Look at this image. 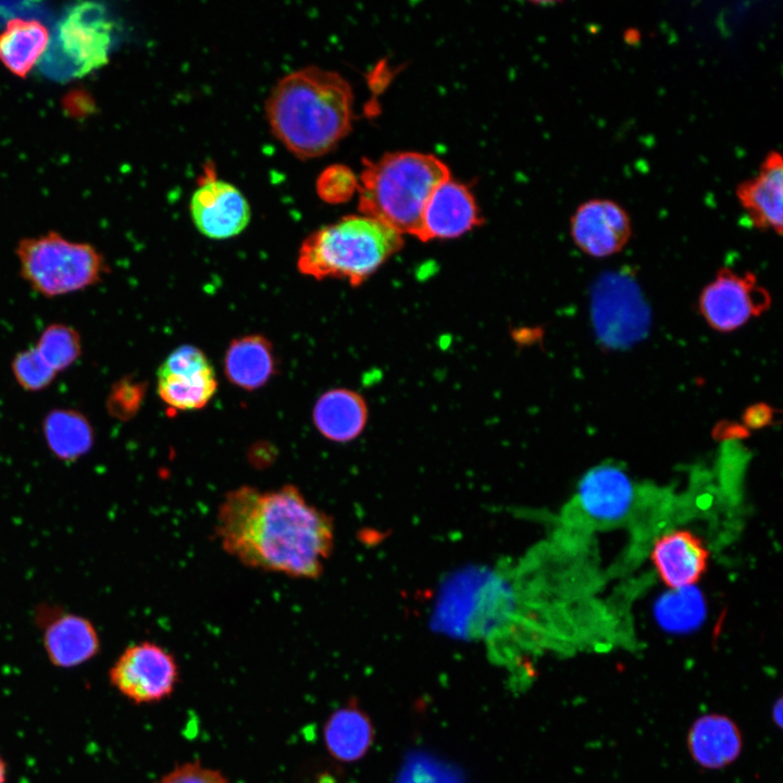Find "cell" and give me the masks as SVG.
<instances>
[{"label":"cell","mask_w":783,"mask_h":783,"mask_svg":"<svg viewBox=\"0 0 783 783\" xmlns=\"http://www.w3.org/2000/svg\"><path fill=\"white\" fill-rule=\"evenodd\" d=\"M222 548L244 566L296 579H316L334 547L332 518L287 484L240 486L217 508Z\"/></svg>","instance_id":"obj_1"},{"label":"cell","mask_w":783,"mask_h":783,"mask_svg":"<svg viewBox=\"0 0 783 783\" xmlns=\"http://www.w3.org/2000/svg\"><path fill=\"white\" fill-rule=\"evenodd\" d=\"M352 91L338 73L316 66L284 76L272 89L265 111L275 137L296 157L322 156L351 126Z\"/></svg>","instance_id":"obj_2"},{"label":"cell","mask_w":783,"mask_h":783,"mask_svg":"<svg viewBox=\"0 0 783 783\" xmlns=\"http://www.w3.org/2000/svg\"><path fill=\"white\" fill-rule=\"evenodd\" d=\"M449 177L447 165L432 154L406 151L366 160L358 184L359 210L401 235L417 236L431 192Z\"/></svg>","instance_id":"obj_3"},{"label":"cell","mask_w":783,"mask_h":783,"mask_svg":"<svg viewBox=\"0 0 783 783\" xmlns=\"http://www.w3.org/2000/svg\"><path fill=\"white\" fill-rule=\"evenodd\" d=\"M402 244V235L387 225L365 215H349L307 237L297 264L304 275L346 278L358 286Z\"/></svg>","instance_id":"obj_4"},{"label":"cell","mask_w":783,"mask_h":783,"mask_svg":"<svg viewBox=\"0 0 783 783\" xmlns=\"http://www.w3.org/2000/svg\"><path fill=\"white\" fill-rule=\"evenodd\" d=\"M20 274L44 297H60L98 284L108 266L90 244L55 232L23 238L16 247Z\"/></svg>","instance_id":"obj_5"},{"label":"cell","mask_w":783,"mask_h":783,"mask_svg":"<svg viewBox=\"0 0 783 783\" xmlns=\"http://www.w3.org/2000/svg\"><path fill=\"white\" fill-rule=\"evenodd\" d=\"M650 494L618 467L602 464L589 470L581 480L570 518L583 529H607L637 519Z\"/></svg>","instance_id":"obj_6"},{"label":"cell","mask_w":783,"mask_h":783,"mask_svg":"<svg viewBox=\"0 0 783 783\" xmlns=\"http://www.w3.org/2000/svg\"><path fill=\"white\" fill-rule=\"evenodd\" d=\"M113 24L99 3L80 2L61 17L52 44L53 59L64 74L82 77L102 67L109 60Z\"/></svg>","instance_id":"obj_7"},{"label":"cell","mask_w":783,"mask_h":783,"mask_svg":"<svg viewBox=\"0 0 783 783\" xmlns=\"http://www.w3.org/2000/svg\"><path fill=\"white\" fill-rule=\"evenodd\" d=\"M593 323L599 340L609 348H624L644 337L649 313L635 282L611 273L597 282L592 300Z\"/></svg>","instance_id":"obj_8"},{"label":"cell","mask_w":783,"mask_h":783,"mask_svg":"<svg viewBox=\"0 0 783 783\" xmlns=\"http://www.w3.org/2000/svg\"><path fill=\"white\" fill-rule=\"evenodd\" d=\"M179 673L174 656L149 642L128 646L109 671L112 686L135 704L158 703L171 696Z\"/></svg>","instance_id":"obj_9"},{"label":"cell","mask_w":783,"mask_h":783,"mask_svg":"<svg viewBox=\"0 0 783 783\" xmlns=\"http://www.w3.org/2000/svg\"><path fill=\"white\" fill-rule=\"evenodd\" d=\"M771 297L755 274L720 269L700 291L698 310L714 331L730 333L765 313Z\"/></svg>","instance_id":"obj_10"},{"label":"cell","mask_w":783,"mask_h":783,"mask_svg":"<svg viewBox=\"0 0 783 783\" xmlns=\"http://www.w3.org/2000/svg\"><path fill=\"white\" fill-rule=\"evenodd\" d=\"M157 374L158 394L174 410L200 409L216 391L214 370L204 353L194 346L175 349Z\"/></svg>","instance_id":"obj_11"},{"label":"cell","mask_w":783,"mask_h":783,"mask_svg":"<svg viewBox=\"0 0 783 783\" xmlns=\"http://www.w3.org/2000/svg\"><path fill=\"white\" fill-rule=\"evenodd\" d=\"M570 233L575 246L593 258H606L620 252L632 236L627 211L609 198L583 201L570 220Z\"/></svg>","instance_id":"obj_12"},{"label":"cell","mask_w":783,"mask_h":783,"mask_svg":"<svg viewBox=\"0 0 783 783\" xmlns=\"http://www.w3.org/2000/svg\"><path fill=\"white\" fill-rule=\"evenodd\" d=\"M190 199V213L198 231L212 239L240 234L251 216L250 207L240 190L216 178L211 167Z\"/></svg>","instance_id":"obj_13"},{"label":"cell","mask_w":783,"mask_h":783,"mask_svg":"<svg viewBox=\"0 0 783 783\" xmlns=\"http://www.w3.org/2000/svg\"><path fill=\"white\" fill-rule=\"evenodd\" d=\"M482 223L470 190L450 177L431 192L417 237L422 241L460 236Z\"/></svg>","instance_id":"obj_14"},{"label":"cell","mask_w":783,"mask_h":783,"mask_svg":"<svg viewBox=\"0 0 783 783\" xmlns=\"http://www.w3.org/2000/svg\"><path fill=\"white\" fill-rule=\"evenodd\" d=\"M709 550L687 530H672L654 540L650 558L669 589L694 586L707 570Z\"/></svg>","instance_id":"obj_15"},{"label":"cell","mask_w":783,"mask_h":783,"mask_svg":"<svg viewBox=\"0 0 783 783\" xmlns=\"http://www.w3.org/2000/svg\"><path fill=\"white\" fill-rule=\"evenodd\" d=\"M735 195L754 226L781 235L783 161L780 152L770 151L761 162L758 173L737 185Z\"/></svg>","instance_id":"obj_16"},{"label":"cell","mask_w":783,"mask_h":783,"mask_svg":"<svg viewBox=\"0 0 783 783\" xmlns=\"http://www.w3.org/2000/svg\"><path fill=\"white\" fill-rule=\"evenodd\" d=\"M44 647L52 664L79 666L97 655L100 647L94 624L73 613H50L44 621Z\"/></svg>","instance_id":"obj_17"},{"label":"cell","mask_w":783,"mask_h":783,"mask_svg":"<svg viewBox=\"0 0 783 783\" xmlns=\"http://www.w3.org/2000/svg\"><path fill=\"white\" fill-rule=\"evenodd\" d=\"M742 748L743 737L737 724L721 713L699 717L687 734L688 753L705 769L717 770L731 765Z\"/></svg>","instance_id":"obj_18"},{"label":"cell","mask_w":783,"mask_h":783,"mask_svg":"<svg viewBox=\"0 0 783 783\" xmlns=\"http://www.w3.org/2000/svg\"><path fill=\"white\" fill-rule=\"evenodd\" d=\"M330 755L343 762H353L366 755L374 741L369 716L353 701L335 710L323 728Z\"/></svg>","instance_id":"obj_19"},{"label":"cell","mask_w":783,"mask_h":783,"mask_svg":"<svg viewBox=\"0 0 783 783\" xmlns=\"http://www.w3.org/2000/svg\"><path fill=\"white\" fill-rule=\"evenodd\" d=\"M50 45L47 26L35 18L17 17L0 32V62L18 77H25L42 59Z\"/></svg>","instance_id":"obj_20"},{"label":"cell","mask_w":783,"mask_h":783,"mask_svg":"<svg viewBox=\"0 0 783 783\" xmlns=\"http://www.w3.org/2000/svg\"><path fill=\"white\" fill-rule=\"evenodd\" d=\"M313 421L320 433L330 440L347 443L361 434L366 422L363 398L347 389L323 394L313 409Z\"/></svg>","instance_id":"obj_21"},{"label":"cell","mask_w":783,"mask_h":783,"mask_svg":"<svg viewBox=\"0 0 783 783\" xmlns=\"http://www.w3.org/2000/svg\"><path fill=\"white\" fill-rule=\"evenodd\" d=\"M274 366L271 344L260 335L235 339L226 351L225 373L228 380L248 390L265 384L273 374Z\"/></svg>","instance_id":"obj_22"},{"label":"cell","mask_w":783,"mask_h":783,"mask_svg":"<svg viewBox=\"0 0 783 783\" xmlns=\"http://www.w3.org/2000/svg\"><path fill=\"white\" fill-rule=\"evenodd\" d=\"M45 440L62 461H75L94 445V428L85 414L71 408L49 411L42 422Z\"/></svg>","instance_id":"obj_23"},{"label":"cell","mask_w":783,"mask_h":783,"mask_svg":"<svg viewBox=\"0 0 783 783\" xmlns=\"http://www.w3.org/2000/svg\"><path fill=\"white\" fill-rule=\"evenodd\" d=\"M705 616V602L694 587L669 589L656 605L659 624L670 632H687L698 625Z\"/></svg>","instance_id":"obj_24"},{"label":"cell","mask_w":783,"mask_h":783,"mask_svg":"<svg viewBox=\"0 0 783 783\" xmlns=\"http://www.w3.org/2000/svg\"><path fill=\"white\" fill-rule=\"evenodd\" d=\"M35 348L57 373L70 368L82 355L79 333L63 323H52L40 334Z\"/></svg>","instance_id":"obj_25"},{"label":"cell","mask_w":783,"mask_h":783,"mask_svg":"<svg viewBox=\"0 0 783 783\" xmlns=\"http://www.w3.org/2000/svg\"><path fill=\"white\" fill-rule=\"evenodd\" d=\"M11 370L16 383L27 391L47 388L58 374L45 362L35 346L17 352L12 360Z\"/></svg>","instance_id":"obj_26"},{"label":"cell","mask_w":783,"mask_h":783,"mask_svg":"<svg viewBox=\"0 0 783 783\" xmlns=\"http://www.w3.org/2000/svg\"><path fill=\"white\" fill-rule=\"evenodd\" d=\"M358 188L353 173L345 166L327 169L319 181L321 197L331 202H340L349 198Z\"/></svg>","instance_id":"obj_27"},{"label":"cell","mask_w":783,"mask_h":783,"mask_svg":"<svg viewBox=\"0 0 783 783\" xmlns=\"http://www.w3.org/2000/svg\"><path fill=\"white\" fill-rule=\"evenodd\" d=\"M156 783H232L221 771L200 761L175 766Z\"/></svg>","instance_id":"obj_28"},{"label":"cell","mask_w":783,"mask_h":783,"mask_svg":"<svg viewBox=\"0 0 783 783\" xmlns=\"http://www.w3.org/2000/svg\"><path fill=\"white\" fill-rule=\"evenodd\" d=\"M142 389L140 384L123 380L113 385L108 397L107 408L114 418H130L138 409Z\"/></svg>","instance_id":"obj_29"},{"label":"cell","mask_w":783,"mask_h":783,"mask_svg":"<svg viewBox=\"0 0 783 783\" xmlns=\"http://www.w3.org/2000/svg\"><path fill=\"white\" fill-rule=\"evenodd\" d=\"M773 411L765 403H756L745 411L744 421L747 426L758 428L767 425L772 419Z\"/></svg>","instance_id":"obj_30"},{"label":"cell","mask_w":783,"mask_h":783,"mask_svg":"<svg viewBox=\"0 0 783 783\" xmlns=\"http://www.w3.org/2000/svg\"><path fill=\"white\" fill-rule=\"evenodd\" d=\"M773 721L781 724L782 721V701L781 699L778 700V703L774 705L772 710Z\"/></svg>","instance_id":"obj_31"},{"label":"cell","mask_w":783,"mask_h":783,"mask_svg":"<svg viewBox=\"0 0 783 783\" xmlns=\"http://www.w3.org/2000/svg\"><path fill=\"white\" fill-rule=\"evenodd\" d=\"M0 783H7V766L0 756Z\"/></svg>","instance_id":"obj_32"}]
</instances>
